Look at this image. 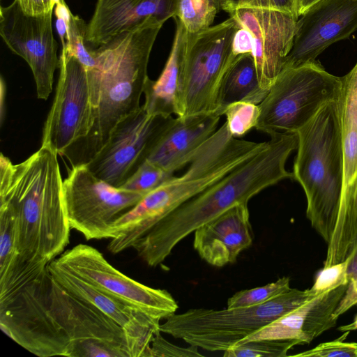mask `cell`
I'll list each match as a JSON object with an SVG mask.
<instances>
[{"label":"cell","mask_w":357,"mask_h":357,"mask_svg":"<svg viewBox=\"0 0 357 357\" xmlns=\"http://www.w3.org/2000/svg\"><path fill=\"white\" fill-rule=\"evenodd\" d=\"M266 146L224 178L187 200L158 222L132 246L151 267L160 265L185 237L229 208L248 201L293 173L286 162L298 146V135L275 132Z\"/></svg>","instance_id":"1"},{"label":"cell","mask_w":357,"mask_h":357,"mask_svg":"<svg viewBox=\"0 0 357 357\" xmlns=\"http://www.w3.org/2000/svg\"><path fill=\"white\" fill-rule=\"evenodd\" d=\"M57 155L41 146L13 164L1 153L0 208L14 218L17 249L24 261L49 264L69 243L71 228Z\"/></svg>","instance_id":"2"},{"label":"cell","mask_w":357,"mask_h":357,"mask_svg":"<svg viewBox=\"0 0 357 357\" xmlns=\"http://www.w3.org/2000/svg\"><path fill=\"white\" fill-rule=\"evenodd\" d=\"M165 22L149 17L93 50V68L99 84L98 105L88 135L62 153L72 167L85 165L95 156L123 117L137 109L146 81L151 52Z\"/></svg>","instance_id":"3"},{"label":"cell","mask_w":357,"mask_h":357,"mask_svg":"<svg viewBox=\"0 0 357 357\" xmlns=\"http://www.w3.org/2000/svg\"><path fill=\"white\" fill-rule=\"evenodd\" d=\"M293 176L304 190L306 216L328 244L337 221L344 181L340 100L325 105L297 132Z\"/></svg>","instance_id":"4"},{"label":"cell","mask_w":357,"mask_h":357,"mask_svg":"<svg viewBox=\"0 0 357 357\" xmlns=\"http://www.w3.org/2000/svg\"><path fill=\"white\" fill-rule=\"evenodd\" d=\"M314 297L309 289H291L264 303L224 310L192 308L174 314L161 333L210 351H225L263 326Z\"/></svg>","instance_id":"5"},{"label":"cell","mask_w":357,"mask_h":357,"mask_svg":"<svg viewBox=\"0 0 357 357\" xmlns=\"http://www.w3.org/2000/svg\"><path fill=\"white\" fill-rule=\"evenodd\" d=\"M342 78L317 61L283 69L259 104L255 128L269 135L296 133L327 103L340 99Z\"/></svg>","instance_id":"6"},{"label":"cell","mask_w":357,"mask_h":357,"mask_svg":"<svg viewBox=\"0 0 357 357\" xmlns=\"http://www.w3.org/2000/svg\"><path fill=\"white\" fill-rule=\"evenodd\" d=\"M238 26L229 17L197 33L188 32L179 79L177 116L220 114L219 88L236 56L233 53V40Z\"/></svg>","instance_id":"7"},{"label":"cell","mask_w":357,"mask_h":357,"mask_svg":"<svg viewBox=\"0 0 357 357\" xmlns=\"http://www.w3.org/2000/svg\"><path fill=\"white\" fill-rule=\"evenodd\" d=\"M59 68L56 93L44 124L41 146L61 155L89 132L99 97L86 68L75 56L61 51Z\"/></svg>","instance_id":"8"},{"label":"cell","mask_w":357,"mask_h":357,"mask_svg":"<svg viewBox=\"0 0 357 357\" xmlns=\"http://www.w3.org/2000/svg\"><path fill=\"white\" fill-rule=\"evenodd\" d=\"M50 313L70 343V357H131L126 334L92 304L65 290L50 274Z\"/></svg>","instance_id":"9"},{"label":"cell","mask_w":357,"mask_h":357,"mask_svg":"<svg viewBox=\"0 0 357 357\" xmlns=\"http://www.w3.org/2000/svg\"><path fill=\"white\" fill-rule=\"evenodd\" d=\"M63 197L71 229L86 240L112 239V225L144 196L110 185L85 165L72 167L63 181Z\"/></svg>","instance_id":"10"},{"label":"cell","mask_w":357,"mask_h":357,"mask_svg":"<svg viewBox=\"0 0 357 357\" xmlns=\"http://www.w3.org/2000/svg\"><path fill=\"white\" fill-rule=\"evenodd\" d=\"M49 278L47 268L0 303V327L10 338L36 356L70 357L69 340L48 308Z\"/></svg>","instance_id":"11"},{"label":"cell","mask_w":357,"mask_h":357,"mask_svg":"<svg viewBox=\"0 0 357 357\" xmlns=\"http://www.w3.org/2000/svg\"><path fill=\"white\" fill-rule=\"evenodd\" d=\"M172 118L150 115L141 105L116 123L85 166L98 178L120 188L148 159Z\"/></svg>","instance_id":"12"},{"label":"cell","mask_w":357,"mask_h":357,"mask_svg":"<svg viewBox=\"0 0 357 357\" xmlns=\"http://www.w3.org/2000/svg\"><path fill=\"white\" fill-rule=\"evenodd\" d=\"M54 260L101 291L153 319H166L178 308L177 302L167 290L150 287L128 277L92 246L78 244Z\"/></svg>","instance_id":"13"},{"label":"cell","mask_w":357,"mask_h":357,"mask_svg":"<svg viewBox=\"0 0 357 357\" xmlns=\"http://www.w3.org/2000/svg\"><path fill=\"white\" fill-rule=\"evenodd\" d=\"M52 12L25 14L17 0L1 6L0 35L8 47L29 66L39 99L47 100L52 91L54 74L59 68L58 44L52 26Z\"/></svg>","instance_id":"14"},{"label":"cell","mask_w":357,"mask_h":357,"mask_svg":"<svg viewBox=\"0 0 357 357\" xmlns=\"http://www.w3.org/2000/svg\"><path fill=\"white\" fill-rule=\"evenodd\" d=\"M249 35L261 86L269 91L282 70L294 40L298 17L281 10L238 8L229 13Z\"/></svg>","instance_id":"15"},{"label":"cell","mask_w":357,"mask_h":357,"mask_svg":"<svg viewBox=\"0 0 357 357\" xmlns=\"http://www.w3.org/2000/svg\"><path fill=\"white\" fill-rule=\"evenodd\" d=\"M299 17L283 69L314 62L327 47L349 38L357 30V0H321Z\"/></svg>","instance_id":"16"},{"label":"cell","mask_w":357,"mask_h":357,"mask_svg":"<svg viewBox=\"0 0 357 357\" xmlns=\"http://www.w3.org/2000/svg\"><path fill=\"white\" fill-rule=\"evenodd\" d=\"M51 276L68 292L102 311L123 330L131 357H151V344L160 331V321L101 291L59 265L48 264Z\"/></svg>","instance_id":"17"},{"label":"cell","mask_w":357,"mask_h":357,"mask_svg":"<svg viewBox=\"0 0 357 357\" xmlns=\"http://www.w3.org/2000/svg\"><path fill=\"white\" fill-rule=\"evenodd\" d=\"M193 247L211 266L234 263L253 241L248 204L234 205L194 231Z\"/></svg>","instance_id":"18"},{"label":"cell","mask_w":357,"mask_h":357,"mask_svg":"<svg viewBox=\"0 0 357 357\" xmlns=\"http://www.w3.org/2000/svg\"><path fill=\"white\" fill-rule=\"evenodd\" d=\"M220 116L215 112L172 118L146 160L174 174L216 131Z\"/></svg>","instance_id":"19"},{"label":"cell","mask_w":357,"mask_h":357,"mask_svg":"<svg viewBox=\"0 0 357 357\" xmlns=\"http://www.w3.org/2000/svg\"><path fill=\"white\" fill-rule=\"evenodd\" d=\"M176 0H98L86 41L99 47L149 17L166 22L176 16Z\"/></svg>","instance_id":"20"},{"label":"cell","mask_w":357,"mask_h":357,"mask_svg":"<svg viewBox=\"0 0 357 357\" xmlns=\"http://www.w3.org/2000/svg\"><path fill=\"white\" fill-rule=\"evenodd\" d=\"M173 19L176 29L167 60L159 77L156 80L149 78L144 90L143 106L150 115L169 117L178 114L179 79L188 32L178 18Z\"/></svg>","instance_id":"21"},{"label":"cell","mask_w":357,"mask_h":357,"mask_svg":"<svg viewBox=\"0 0 357 357\" xmlns=\"http://www.w3.org/2000/svg\"><path fill=\"white\" fill-rule=\"evenodd\" d=\"M268 91L263 89L250 53L237 55L227 69L220 83L218 96V111L236 102L259 105Z\"/></svg>","instance_id":"22"},{"label":"cell","mask_w":357,"mask_h":357,"mask_svg":"<svg viewBox=\"0 0 357 357\" xmlns=\"http://www.w3.org/2000/svg\"><path fill=\"white\" fill-rule=\"evenodd\" d=\"M341 78L340 110L344 156L342 203L354 183L357 172V63L349 73Z\"/></svg>","instance_id":"23"},{"label":"cell","mask_w":357,"mask_h":357,"mask_svg":"<svg viewBox=\"0 0 357 357\" xmlns=\"http://www.w3.org/2000/svg\"><path fill=\"white\" fill-rule=\"evenodd\" d=\"M357 234V172L348 193L342 202L337 221L328 244L324 267L344 261L351 253Z\"/></svg>","instance_id":"24"},{"label":"cell","mask_w":357,"mask_h":357,"mask_svg":"<svg viewBox=\"0 0 357 357\" xmlns=\"http://www.w3.org/2000/svg\"><path fill=\"white\" fill-rule=\"evenodd\" d=\"M55 15L62 45L61 51L75 56L86 70L94 68L96 61L93 50H89L84 45L87 24L70 12L64 0H58Z\"/></svg>","instance_id":"25"},{"label":"cell","mask_w":357,"mask_h":357,"mask_svg":"<svg viewBox=\"0 0 357 357\" xmlns=\"http://www.w3.org/2000/svg\"><path fill=\"white\" fill-rule=\"evenodd\" d=\"M348 283L322 294L310 301L303 327L307 344L336 325L333 314L343 298Z\"/></svg>","instance_id":"26"},{"label":"cell","mask_w":357,"mask_h":357,"mask_svg":"<svg viewBox=\"0 0 357 357\" xmlns=\"http://www.w3.org/2000/svg\"><path fill=\"white\" fill-rule=\"evenodd\" d=\"M310 301L273 320L238 343L256 340L294 339L300 340L302 344H307L303 327Z\"/></svg>","instance_id":"27"},{"label":"cell","mask_w":357,"mask_h":357,"mask_svg":"<svg viewBox=\"0 0 357 357\" xmlns=\"http://www.w3.org/2000/svg\"><path fill=\"white\" fill-rule=\"evenodd\" d=\"M219 11L217 0H176L174 17L188 32L197 33L211 26Z\"/></svg>","instance_id":"28"},{"label":"cell","mask_w":357,"mask_h":357,"mask_svg":"<svg viewBox=\"0 0 357 357\" xmlns=\"http://www.w3.org/2000/svg\"><path fill=\"white\" fill-rule=\"evenodd\" d=\"M298 340H256L238 343L224 351V357H285Z\"/></svg>","instance_id":"29"},{"label":"cell","mask_w":357,"mask_h":357,"mask_svg":"<svg viewBox=\"0 0 357 357\" xmlns=\"http://www.w3.org/2000/svg\"><path fill=\"white\" fill-rule=\"evenodd\" d=\"M20 259L14 218L9 211L0 208V278L15 269Z\"/></svg>","instance_id":"30"},{"label":"cell","mask_w":357,"mask_h":357,"mask_svg":"<svg viewBox=\"0 0 357 357\" xmlns=\"http://www.w3.org/2000/svg\"><path fill=\"white\" fill-rule=\"evenodd\" d=\"M291 289L290 278L282 277L264 286L236 292L228 299L227 307L235 308L260 305L287 292Z\"/></svg>","instance_id":"31"},{"label":"cell","mask_w":357,"mask_h":357,"mask_svg":"<svg viewBox=\"0 0 357 357\" xmlns=\"http://www.w3.org/2000/svg\"><path fill=\"white\" fill-rule=\"evenodd\" d=\"M229 133L235 138L246 135L255 128L260 115L259 105L247 102H236L224 109Z\"/></svg>","instance_id":"32"},{"label":"cell","mask_w":357,"mask_h":357,"mask_svg":"<svg viewBox=\"0 0 357 357\" xmlns=\"http://www.w3.org/2000/svg\"><path fill=\"white\" fill-rule=\"evenodd\" d=\"M174 175L146 160L120 188L144 197Z\"/></svg>","instance_id":"33"},{"label":"cell","mask_w":357,"mask_h":357,"mask_svg":"<svg viewBox=\"0 0 357 357\" xmlns=\"http://www.w3.org/2000/svg\"><path fill=\"white\" fill-rule=\"evenodd\" d=\"M349 260V256L342 262L324 267L317 273L312 287L309 289L310 294L315 298L343 284L348 283L347 268Z\"/></svg>","instance_id":"34"},{"label":"cell","mask_w":357,"mask_h":357,"mask_svg":"<svg viewBox=\"0 0 357 357\" xmlns=\"http://www.w3.org/2000/svg\"><path fill=\"white\" fill-rule=\"evenodd\" d=\"M349 331L338 338L327 342L321 343L314 348L292 355L300 357H357V342H346Z\"/></svg>","instance_id":"35"},{"label":"cell","mask_w":357,"mask_h":357,"mask_svg":"<svg viewBox=\"0 0 357 357\" xmlns=\"http://www.w3.org/2000/svg\"><path fill=\"white\" fill-rule=\"evenodd\" d=\"M217 3L220 10H222L228 13L238 8L248 7L278 10L298 17L296 0H217Z\"/></svg>","instance_id":"36"},{"label":"cell","mask_w":357,"mask_h":357,"mask_svg":"<svg viewBox=\"0 0 357 357\" xmlns=\"http://www.w3.org/2000/svg\"><path fill=\"white\" fill-rule=\"evenodd\" d=\"M160 333V331L158 332L151 342V357H203L197 346L183 347L175 345L165 339Z\"/></svg>","instance_id":"37"},{"label":"cell","mask_w":357,"mask_h":357,"mask_svg":"<svg viewBox=\"0 0 357 357\" xmlns=\"http://www.w3.org/2000/svg\"><path fill=\"white\" fill-rule=\"evenodd\" d=\"M357 305V275L351 278L349 282L346 292L339 303L336 310L333 314V318L335 320L351 307Z\"/></svg>","instance_id":"38"},{"label":"cell","mask_w":357,"mask_h":357,"mask_svg":"<svg viewBox=\"0 0 357 357\" xmlns=\"http://www.w3.org/2000/svg\"><path fill=\"white\" fill-rule=\"evenodd\" d=\"M23 12L36 16L52 12L58 0H17Z\"/></svg>","instance_id":"39"},{"label":"cell","mask_w":357,"mask_h":357,"mask_svg":"<svg viewBox=\"0 0 357 357\" xmlns=\"http://www.w3.org/2000/svg\"><path fill=\"white\" fill-rule=\"evenodd\" d=\"M350 260L347 268L348 280L357 275V234L354 241L353 250L349 255Z\"/></svg>","instance_id":"40"},{"label":"cell","mask_w":357,"mask_h":357,"mask_svg":"<svg viewBox=\"0 0 357 357\" xmlns=\"http://www.w3.org/2000/svg\"><path fill=\"white\" fill-rule=\"evenodd\" d=\"M321 0H296V15L299 17L310 7Z\"/></svg>","instance_id":"41"},{"label":"cell","mask_w":357,"mask_h":357,"mask_svg":"<svg viewBox=\"0 0 357 357\" xmlns=\"http://www.w3.org/2000/svg\"><path fill=\"white\" fill-rule=\"evenodd\" d=\"M356 306H357V305H356Z\"/></svg>","instance_id":"42"}]
</instances>
